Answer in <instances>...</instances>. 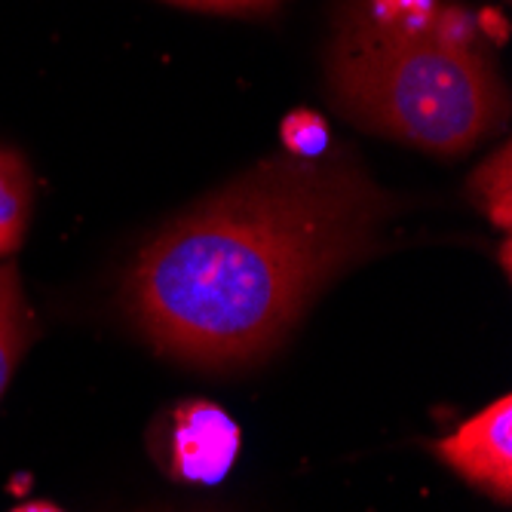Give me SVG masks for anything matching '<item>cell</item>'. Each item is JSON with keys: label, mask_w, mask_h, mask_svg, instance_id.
Returning a JSON list of instances; mask_svg holds the SVG:
<instances>
[{"label": "cell", "mask_w": 512, "mask_h": 512, "mask_svg": "<svg viewBox=\"0 0 512 512\" xmlns=\"http://www.w3.org/2000/svg\"><path fill=\"white\" fill-rule=\"evenodd\" d=\"M393 215L396 197L350 148L264 157L142 249L126 276L129 316L175 359L249 365L381 249Z\"/></svg>", "instance_id": "6da1fadb"}, {"label": "cell", "mask_w": 512, "mask_h": 512, "mask_svg": "<svg viewBox=\"0 0 512 512\" xmlns=\"http://www.w3.org/2000/svg\"><path fill=\"white\" fill-rule=\"evenodd\" d=\"M325 83L359 129L439 157L479 148L509 120V92L470 13L427 0H347Z\"/></svg>", "instance_id": "7a4b0ae2"}, {"label": "cell", "mask_w": 512, "mask_h": 512, "mask_svg": "<svg viewBox=\"0 0 512 512\" xmlns=\"http://www.w3.org/2000/svg\"><path fill=\"white\" fill-rule=\"evenodd\" d=\"M436 457L488 497L512 500V399L500 396L433 445Z\"/></svg>", "instance_id": "3957f363"}, {"label": "cell", "mask_w": 512, "mask_h": 512, "mask_svg": "<svg viewBox=\"0 0 512 512\" xmlns=\"http://www.w3.org/2000/svg\"><path fill=\"white\" fill-rule=\"evenodd\" d=\"M240 454V427L224 408L206 399L184 402L169 414V473L191 485L221 482Z\"/></svg>", "instance_id": "277c9868"}, {"label": "cell", "mask_w": 512, "mask_h": 512, "mask_svg": "<svg viewBox=\"0 0 512 512\" xmlns=\"http://www.w3.org/2000/svg\"><path fill=\"white\" fill-rule=\"evenodd\" d=\"M34 181L25 157L0 145V258L19 252L31 221Z\"/></svg>", "instance_id": "5b68a950"}, {"label": "cell", "mask_w": 512, "mask_h": 512, "mask_svg": "<svg viewBox=\"0 0 512 512\" xmlns=\"http://www.w3.org/2000/svg\"><path fill=\"white\" fill-rule=\"evenodd\" d=\"M31 335V310L19 286L16 264L0 258V399H4L13 371L31 344Z\"/></svg>", "instance_id": "8992f818"}, {"label": "cell", "mask_w": 512, "mask_h": 512, "mask_svg": "<svg viewBox=\"0 0 512 512\" xmlns=\"http://www.w3.org/2000/svg\"><path fill=\"white\" fill-rule=\"evenodd\" d=\"M512 148L509 142H503L491 157H485L470 181H467V191L473 197V203L485 212V218L500 227L503 234H509L512 227Z\"/></svg>", "instance_id": "52a82bcc"}, {"label": "cell", "mask_w": 512, "mask_h": 512, "mask_svg": "<svg viewBox=\"0 0 512 512\" xmlns=\"http://www.w3.org/2000/svg\"><path fill=\"white\" fill-rule=\"evenodd\" d=\"M283 142H286V154L316 157L322 151H329V129H325V123L316 114L298 111L283 126Z\"/></svg>", "instance_id": "ba28073f"}, {"label": "cell", "mask_w": 512, "mask_h": 512, "mask_svg": "<svg viewBox=\"0 0 512 512\" xmlns=\"http://www.w3.org/2000/svg\"><path fill=\"white\" fill-rule=\"evenodd\" d=\"M169 4L206 13H267L283 4V0H169Z\"/></svg>", "instance_id": "9c48e42d"}, {"label": "cell", "mask_w": 512, "mask_h": 512, "mask_svg": "<svg viewBox=\"0 0 512 512\" xmlns=\"http://www.w3.org/2000/svg\"><path fill=\"white\" fill-rule=\"evenodd\" d=\"M13 512H62V509H59V506H53V503H43V500H37V503L16 506Z\"/></svg>", "instance_id": "30bf717a"}, {"label": "cell", "mask_w": 512, "mask_h": 512, "mask_svg": "<svg viewBox=\"0 0 512 512\" xmlns=\"http://www.w3.org/2000/svg\"><path fill=\"white\" fill-rule=\"evenodd\" d=\"M503 267H506V273H509V240L503 243Z\"/></svg>", "instance_id": "8fae6325"}]
</instances>
